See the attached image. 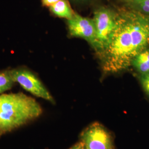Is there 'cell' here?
<instances>
[{
	"mask_svg": "<svg viewBox=\"0 0 149 149\" xmlns=\"http://www.w3.org/2000/svg\"><path fill=\"white\" fill-rule=\"evenodd\" d=\"M15 83L11 74V70L0 72V95L11 90Z\"/></svg>",
	"mask_w": 149,
	"mask_h": 149,
	"instance_id": "30bf717a",
	"label": "cell"
},
{
	"mask_svg": "<svg viewBox=\"0 0 149 149\" xmlns=\"http://www.w3.org/2000/svg\"><path fill=\"white\" fill-rule=\"evenodd\" d=\"M117 13L112 37L100 55L102 69L107 73L127 69L134 58L149 47V16L126 7Z\"/></svg>",
	"mask_w": 149,
	"mask_h": 149,
	"instance_id": "6da1fadb",
	"label": "cell"
},
{
	"mask_svg": "<svg viewBox=\"0 0 149 149\" xmlns=\"http://www.w3.org/2000/svg\"><path fill=\"white\" fill-rule=\"evenodd\" d=\"M126 8L149 16V0H120Z\"/></svg>",
	"mask_w": 149,
	"mask_h": 149,
	"instance_id": "9c48e42d",
	"label": "cell"
},
{
	"mask_svg": "<svg viewBox=\"0 0 149 149\" xmlns=\"http://www.w3.org/2000/svg\"><path fill=\"white\" fill-rule=\"evenodd\" d=\"M42 113L40 104L22 92L0 95V136L32 122Z\"/></svg>",
	"mask_w": 149,
	"mask_h": 149,
	"instance_id": "7a4b0ae2",
	"label": "cell"
},
{
	"mask_svg": "<svg viewBox=\"0 0 149 149\" xmlns=\"http://www.w3.org/2000/svg\"><path fill=\"white\" fill-rule=\"evenodd\" d=\"M86 149H114L112 135L100 123H92L81 135Z\"/></svg>",
	"mask_w": 149,
	"mask_h": 149,
	"instance_id": "5b68a950",
	"label": "cell"
},
{
	"mask_svg": "<svg viewBox=\"0 0 149 149\" xmlns=\"http://www.w3.org/2000/svg\"><path fill=\"white\" fill-rule=\"evenodd\" d=\"M73 1H74L75 2H77V3H87V2H90L91 0H72Z\"/></svg>",
	"mask_w": 149,
	"mask_h": 149,
	"instance_id": "5bb4252c",
	"label": "cell"
},
{
	"mask_svg": "<svg viewBox=\"0 0 149 149\" xmlns=\"http://www.w3.org/2000/svg\"><path fill=\"white\" fill-rule=\"evenodd\" d=\"M117 13L108 8L102 7L94 13L93 20L96 28V45L95 49L99 55L106 49L117 22Z\"/></svg>",
	"mask_w": 149,
	"mask_h": 149,
	"instance_id": "3957f363",
	"label": "cell"
},
{
	"mask_svg": "<svg viewBox=\"0 0 149 149\" xmlns=\"http://www.w3.org/2000/svg\"><path fill=\"white\" fill-rule=\"evenodd\" d=\"M132 65L140 75L149 74V47L134 58Z\"/></svg>",
	"mask_w": 149,
	"mask_h": 149,
	"instance_id": "ba28073f",
	"label": "cell"
},
{
	"mask_svg": "<svg viewBox=\"0 0 149 149\" xmlns=\"http://www.w3.org/2000/svg\"><path fill=\"white\" fill-rule=\"evenodd\" d=\"M11 74L15 82L33 96L42 98L55 103L54 99L37 76L29 70L19 68L11 69Z\"/></svg>",
	"mask_w": 149,
	"mask_h": 149,
	"instance_id": "277c9868",
	"label": "cell"
},
{
	"mask_svg": "<svg viewBox=\"0 0 149 149\" xmlns=\"http://www.w3.org/2000/svg\"><path fill=\"white\" fill-rule=\"evenodd\" d=\"M69 149H86L85 145L82 141H80L79 143L74 144L71 148Z\"/></svg>",
	"mask_w": 149,
	"mask_h": 149,
	"instance_id": "4fadbf2b",
	"label": "cell"
},
{
	"mask_svg": "<svg viewBox=\"0 0 149 149\" xmlns=\"http://www.w3.org/2000/svg\"><path fill=\"white\" fill-rule=\"evenodd\" d=\"M60 0H42V5L44 7H50Z\"/></svg>",
	"mask_w": 149,
	"mask_h": 149,
	"instance_id": "7c38bea8",
	"label": "cell"
},
{
	"mask_svg": "<svg viewBox=\"0 0 149 149\" xmlns=\"http://www.w3.org/2000/svg\"><path fill=\"white\" fill-rule=\"evenodd\" d=\"M67 23L71 37L84 39L95 48L96 28L93 19L84 17L75 12L73 17L68 20Z\"/></svg>",
	"mask_w": 149,
	"mask_h": 149,
	"instance_id": "8992f818",
	"label": "cell"
},
{
	"mask_svg": "<svg viewBox=\"0 0 149 149\" xmlns=\"http://www.w3.org/2000/svg\"><path fill=\"white\" fill-rule=\"evenodd\" d=\"M49 10L54 15L65 18L67 20L71 19L75 13L72 9L68 0H60L49 7Z\"/></svg>",
	"mask_w": 149,
	"mask_h": 149,
	"instance_id": "52a82bcc",
	"label": "cell"
},
{
	"mask_svg": "<svg viewBox=\"0 0 149 149\" xmlns=\"http://www.w3.org/2000/svg\"><path fill=\"white\" fill-rule=\"evenodd\" d=\"M140 81L143 89L149 97V74L140 75Z\"/></svg>",
	"mask_w": 149,
	"mask_h": 149,
	"instance_id": "8fae6325",
	"label": "cell"
}]
</instances>
